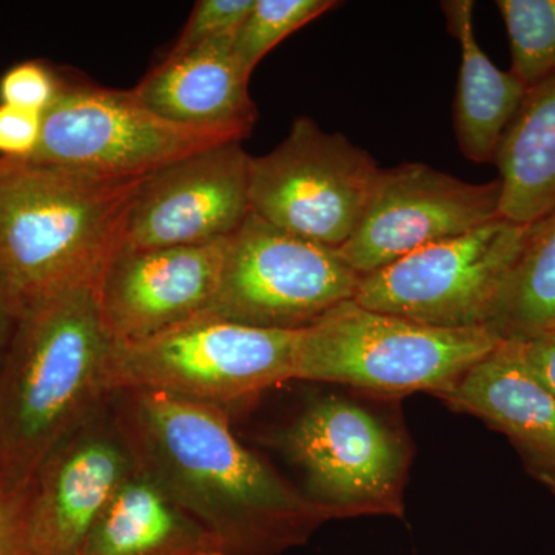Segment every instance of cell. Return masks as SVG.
<instances>
[{"label": "cell", "mask_w": 555, "mask_h": 555, "mask_svg": "<svg viewBox=\"0 0 555 555\" xmlns=\"http://www.w3.org/2000/svg\"><path fill=\"white\" fill-rule=\"evenodd\" d=\"M21 315L20 302L11 294L9 284L0 272V367H2L7 353H9Z\"/></svg>", "instance_id": "cell-28"}, {"label": "cell", "mask_w": 555, "mask_h": 555, "mask_svg": "<svg viewBox=\"0 0 555 555\" xmlns=\"http://www.w3.org/2000/svg\"><path fill=\"white\" fill-rule=\"evenodd\" d=\"M516 343L529 374L555 397V331Z\"/></svg>", "instance_id": "cell-27"}, {"label": "cell", "mask_w": 555, "mask_h": 555, "mask_svg": "<svg viewBox=\"0 0 555 555\" xmlns=\"http://www.w3.org/2000/svg\"><path fill=\"white\" fill-rule=\"evenodd\" d=\"M228 240L204 246L116 250L100 280L112 345L144 341L203 317L214 302Z\"/></svg>", "instance_id": "cell-14"}, {"label": "cell", "mask_w": 555, "mask_h": 555, "mask_svg": "<svg viewBox=\"0 0 555 555\" xmlns=\"http://www.w3.org/2000/svg\"><path fill=\"white\" fill-rule=\"evenodd\" d=\"M272 443L301 467L305 494L331 518H403L409 454L382 420L352 401H313Z\"/></svg>", "instance_id": "cell-10"}, {"label": "cell", "mask_w": 555, "mask_h": 555, "mask_svg": "<svg viewBox=\"0 0 555 555\" xmlns=\"http://www.w3.org/2000/svg\"><path fill=\"white\" fill-rule=\"evenodd\" d=\"M28 495L24 489L0 486V555H28Z\"/></svg>", "instance_id": "cell-26"}, {"label": "cell", "mask_w": 555, "mask_h": 555, "mask_svg": "<svg viewBox=\"0 0 555 555\" xmlns=\"http://www.w3.org/2000/svg\"><path fill=\"white\" fill-rule=\"evenodd\" d=\"M250 159L241 142H230L150 177L127 210L116 250L229 240L250 215Z\"/></svg>", "instance_id": "cell-12"}, {"label": "cell", "mask_w": 555, "mask_h": 555, "mask_svg": "<svg viewBox=\"0 0 555 555\" xmlns=\"http://www.w3.org/2000/svg\"><path fill=\"white\" fill-rule=\"evenodd\" d=\"M551 331H555V324H554L553 328H551ZM547 332H550V331H547Z\"/></svg>", "instance_id": "cell-29"}, {"label": "cell", "mask_w": 555, "mask_h": 555, "mask_svg": "<svg viewBox=\"0 0 555 555\" xmlns=\"http://www.w3.org/2000/svg\"><path fill=\"white\" fill-rule=\"evenodd\" d=\"M499 179L470 184L422 163L379 170L363 217L338 248L364 276L500 217Z\"/></svg>", "instance_id": "cell-11"}, {"label": "cell", "mask_w": 555, "mask_h": 555, "mask_svg": "<svg viewBox=\"0 0 555 555\" xmlns=\"http://www.w3.org/2000/svg\"><path fill=\"white\" fill-rule=\"evenodd\" d=\"M337 5L334 0H255L232 39L241 67L251 76L262 57L281 40Z\"/></svg>", "instance_id": "cell-22"}, {"label": "cell", "mask_w": 555, "mask_h": 555, "mask_svg": "<svg viewBox=\"0 0 555 555\" xmlns=\"http://www.w3.org/2000/svg\"><path fill=\"white\" fill-rule=\"evenodd\" d=\"M100 280L24 309L0 367V486L24 489L51 449L107 400Z\"/></svg>", "instance_id": "cell-2"}, {"label": "cell", "mask_w": 555, "mask_h": 555, "mask_svg": "<svg viewBox=\"0 0 555 555\" xmlns=\"http://www.w3.org/2000/svg\"><path fill=\"white\" fill-rule=\"evenodd\" d=\"M299 332L195 318L144 341L112 345L108 393L153 390L225 409L295 379Z\"/></svg>", "instance_id": "cell-5"}, {"label": "cell", "mask_w": 555, "mask_h": 555, "mask_svg": "<svg viewBox=\"0 0 555 555\" xmlns=\"http://www.w3.org/2000/svg\"><path fill=\"white\" fill-rule=\"evenodd\" d=\"M240 142L160 119L131 90L62 78L31 163L108 181H139L204 150Z\"/></svg>", "instance_id": "cell-6"}, {"label": "cell", "mask_w": 555, "mask_h": 555, "mask_svg": "<svg viewBox=\"0 0 555 555\" xmlns=\"http://www.w3.org/2000/svg\"><path fill=\"white\" fill-rule=\"evenodd\" d=\"M360 280L337 248L299 238L250 214L228 240L221 283L203 317L302 331L356 298Z\"/></svg>", "instance_id": "cell-9"}, {"label": "cell", "mask_w": 555, "mask_h": 555, "mask_svg": "<svg viewBox=\"0 0 555 555\" xmlns=\"http://www.w3.org/2000/svg\"><path fill=\"white\" fill-rule=\"evenodd\" d=\"M137 469L107 398L51 449L33 476L28 555H79L98 518Z\"/></svg>", "instance_id": "cell-13"}, {"label": "cell", "mask_w": 555, "mask_h": 555, "mask_svg": "<svg viewBox=\"0 0 555 555\" xmlns=\"http://www.w3.org/2000/svg\"><path fill=\"white\" fill-rule=\"evenodd\" d=\"M108 401L138 469L214 535L221 555H280L332 520L241 443L224 408L153 390Z\"/></svg>", "instance_id": "cell-1"}, {"label": "cell", "mask_w": 555, "mask_h": 555, "mask_svg": "<svg viewBox=\"0 0 555 555\" xmlns=\"http://www.w3.org/2000/svg\"><path fill=\"white\" fill-rule=\"evenodd\" d=\"M379 170L345 134L327 133L301 116L272 152L251 156L250 214L338 250L356 232Z\"/></svg>", "instance_id": "cell-8"}, {"label": "cell", "mask_w": 555, "mask_h": 555, "mask_svg": "<svg viewBox=\"0 0 555 555\" xmlns=\"http://www.w3.org/2000/svg\"><path fill=\"white\" fill-rule=\"evenodd\" d=\"M38 112L0 104V158L30 159L42 133Z\"/></svg>", "instance_id": "cell-25"}, {"label": "cell", "mask_w": 555, "mask_h": 555, "mask_svg": "<svg viewBox=\"0 0 555 555\" xmlns=\"http://www.w3.org/2000/svg\"><path fill=\"white\" fill-rule=\"evenodd\" d=\"M0 158V272L22 312L98 280L141 185Z\"/></svg>", "instance_id": "cell-3"}, {"label": "cell", "mask_w": 555, "mask_h": 555, "mask_svg": "<svg viewBox=\"0 0 555 555\" xmlns=\"http://www.w3.org/2000/svg\"><path fill=\"white\" fill-rule=\"evenodd\" d=\"M555 324V211L529 225L516 268L488 328L503 341H525Z\"/></svg>", "instance_id": "cell-20"}, {"label": "cell", "mask_w": 555, "mask_h": 555, "mask_svg": "<svg viewBox=\"0 0 555 555\" xmlns=\"http://www.w3.org/2000/svg\"><path fill=\"white\" fill-rule=\"evenodd\" d=\"M79 555H221L214 535L142 470L91 528Z\"/></svg>", "instance_id": "cell-17"}, {"label": "cell", "mask_w": 555, "mask_h": 555, "mask_svg": "<svg viewBox=\"0 0 555 555\" xmlns=\"http://www.w3.org/2000/svg\"><path fill=\"white\" fill-rule=\"evenodd\" d=\"M232 39L167 56L131 91L167 122L243 142L254 130L258 109L248 94L250 75L236 60Z\"/></svg>", "instance_id": "cell-15"}, {"label": "cell", "mask_w": 555, "mask_h": 555, "mask_svg": "<svg viewBox=\"0 0 555 555\" xmlns=\"http://www.w3.org/2000/svg\"><path fill=\"white\" fill-rule=\"evenodd\" d=\"M254 3L255 0H199L167 56H177L215 40L232 38Z\"/></svg>", "instance_id": "cell-23"}, {"label": "cell", "mask_w": 555, "mask_h": 555, "mask_svg": "<svg viewBox=\"0 0 555 555\" xmlns=\"http://www.w3.org/2000/svg\"><path fill=\"white\" fill-rule=\"evenodd\" d=\"M528 235L529 225L496 218L361 276L353 299L426 326L488 327Z\"/></svg>", "instance_id": "cell-7"}, {"label": "cell", "mask_w": 555, "mask_h": 555, "mask_svg": "<svg viewBox=\"0 0 555 555\" xmlns=\"http://www.w3.org/2000/svg\"><path fill=\"white\" fill-rule=\"evenodd\" d=\"M514 73L531 87L555 73V0H496Z\"/></svg>", "instance_id": "cell-21"}, {"label": "cell", "mask_w": 555, "mask_h": 555, "mask_svg": "<svg viewBox=\"0 0 555 555\" xmlns=\"http://www.w3.org/2000/svg\"><path fill=\"white\" fill-rule=\"evenodd\" d=\"M502 341L488 327L426 326L350 299L299 332L295 379L438 397Z\"/></svg>", "instance_id": "cell-4"}, {"label": "cell", "mask_w": 555, "mask_h": 555, "mask_svg": "<svg viewBox=\"0 0 555 555\" xmlns=\"http://www.w3.org/2000/svg\"><path fill=\"white\" fill-rule=\"evenodd\" d=\"M438 397L505 434L555 495V397L529 374L516 341L500 343Z\"/></svg>", "instance_id": "cell-16"}, {"label": "cell", "mask_w": 555, "mask_h": 555, "mask_svg": "<svg viewBox=\"0 0 555 555\" xmlns=\"http://www.w3.org/2000/svg\"><path fill=\"white\" fill-rule=\"evenodd\" d=\"M494 164L500 217L531 225L555 211V73L526 90Z\"/></svg>", "instance_id": "cell-19"}, {"label": "cell", "mask_w": 555, "mask_h": 555, "mask_svg": "<svg viewBox=\"0 0 555 555\" xmlns=\"http://www.w3.org/2000/svg\"><path fill=\"white\" fill-rule=\"evenodd\" d=\"M62 76L42 62H22L0 79V104L33 109L40 115L60 96Z\"/></svg>", "instance_id": "cell-24"}, {"label": "cell", "mask_w": 555, "mask_h": 555, "mask_svg": "<svg viewBox=\"0 0 555 555\" xmlns=\"http://www.w3.org/2000/svg\"><path fill=\"white\" fill-rule=\"evenodd\" d=\"M473 0L441 2L448 31L462 50L454 102L456 145L466 159L494 163L500 141L516 116L528 86L513 69L503 72L478 46Z\"/></svg>", "instance_id": "cell-18"}]
</instances>
